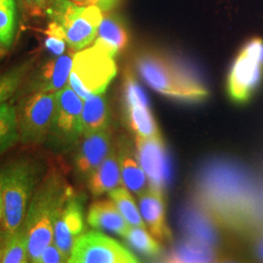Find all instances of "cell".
<instances>
[{
	"instance_id": "cell-7",
	"label": "cell",
	"mask_w": 263,
	"mask_h": 263,
	"mask_svg": "<svg viewBox=\"0 0 263 263\" xmlns=\"http://www.w3.org/2000/svg\"><path fill=\"white\" fill-rule=\"evenodd\" d=\"M57 92H35L24 104L18 116L20 140L40 144L51 131L56 110Z\"/></svg>"
},
{
	"instance_id": "cell-13",
	"label": "cell",
	"mask_w": 263,
	"mask_h": 263,
	"mask_svg": "<svg viewBox=\"0 0 263 263\" xmlns=\"http://www.w3.org/2000/svg\"><path fill=\"white\" fill-rule=\"evenodd\" d=\"M163 193L148 186L139 194V206L152 236L160 241H168L172 234L166 221V203Z\"/></svg>"
},
{
	"instance_id": "cell-17",
	"label": "cell",
	"mask_w": 263,
	"mask_h": 263,
	"mask_svg": "<svg viewBox=\"0 0 263 263\" xmlns=\"http://www.w3.org/2000/svg\"><path fill=\"white\" fill-rule=\"evenodd\" d=\"M119 162L122 176L123 184L136 194H141L146 189L147 178L138 159L131 143L126 139L118 142Z\"/></svg>"
},
{
	"instance_id": "cell-33",
	"label": "cell",
	"mask_w": 263,
	"mask_h": 263,
	"mask_svg": "<svg viewBox=\"0 0 263 263\" xmlns=\"http://www.w3.org/2000/svg\"><path fill=\"white\" fill-rule=\"evenodd\" d=\"M261 252H262V255H263V245H262V248H261Z\"/></svg>"
},
{
	"instance_id": "cell-6",
	"label": "cell",
	"mask_w": 263,
	"mask_h": 263,
	"mask_svg": "<svg viewBox=\"0 0 263 263\" xmlns=\"http://www.w3.org/2000/svg\"><path fill=\"white\" fill-rule=\"evenodd\" d=\"M263 77V40L246 42L235 58L227 78V90L232 100L242 103L254 94Z\"/></svg>"
},
{
	"instance_id": "cell-20",
	"label": "cell",
	"mask_w": 263,
	"mask_h": 263,
	"mask_svg": "<svg viewBox=\"0 0 263 263\" xmlns=\"http://www.w3.org/2000/svg\"><path fill=\"white\" fill-rule=\"evenodd\" d=\"M214 258L211 245L191 238L175 247L168 256L169 261L177 262H205Z\"/></svg>"
},
{
	"instance_id": "cell-23",
	"label": "cell",
	"mask_w": 263,
	"mask_h": 263,
	"mask_svg": "<svg viewBox=\"0 0 263 263\" xmlns=\"http://www.w3.org/2000/svg\"><path fill=\"white\" fill-rule=\"evenodd\" d=\"M126 186H118L108 192V195L116 206L120 210L123 216L131 226H140L146 228L147 226L143 221L141 211L137 206L134 198L132 197Z\"/></svg>"
},
{
	"instance_id": "cell-4",
	"label": "cell",
	"mask_w": 263,
	"mask_h": 263,
	"mask_svg": "<svg viewBox=\"0 0 263 263\" xmlns=\"http://www.w3.org/2000/svg\"><path fill=\"white\" fill-rule=\"evenodd\" d=\"M102 10L95 5H82L71 0H55L47 13L65 31L66 44L73 52L89 46L98 35L103 21Z\"/></svg>"
},
{
	"instance_id": "cell-32",
	"label": "cell",
	"mask_w": 263,
	"mask_h": 263,
	"mask_svg": "<svg viewBox=\"0 0 263 263\" xmlns=\"http://www.w3.org/2000/svg\"><path fill=\"white\" fill-rule=\"evenodd\" d=\"M27 5L34 9L49 8L55 0H23Z\"/></svg>"
},
{
	"instance_id": "cell-29",
	"label": "cell",
	"mask_w": 263,
	"mask_h": 263,
	"mask_svg": "<svg viewBox=\"0 0 263 263\" xmlns=\"http://www.w3.org/2000/svg\"><path fill=\"white\" fill-rule=\"evenodd\" d=\"M27 66H19L9 72H7L1 79V89H0V100L1 104L5 103L9 100L12 95L15 93L17 88L19 87L20 81L26 71Z\"/></svg>"
},
{
	"instance_id": "cell-10",
	"label": "cell",
	"mask_w": 263,
	"mask_h": 263,
	"mask_svg": "<svg viewBox=\"0 0 263 263\" xmlns=\"http://www.w3.org/2000/svg\"><path fill=\"white\" fill-rule=\"evenodd\" d=\"M136 152L148 180V186L164 192L171 178L168 153L160 136L152 138L136 137Z\"/></svg>"
},
{
	"instance_id": "cell-14",
	"label": "cell",
	"mask_w": 263,
	"mask_h": 263,
	"mask_svg": "<svg viewBox=\"0 0 263 263\" xmlns=\"http://www.w3.org/2000/svg\"><path fill=\"white\" fill-rule=\"evenodd\" d=\"M87 221L93 228L106 230L124 238L132 227L112 200L93 203L89 209Z\"/></svg>"
},
{
	"instance_id": "cell-24",
	"label": "cell",
	"mask_w": 263,
	"mask_h": 263,
	"mask_svg": "<svg viewBox=\"0 0 263 263\" xmlns=\"http://www.w3.org/2000/svg\"><path fill=\"white\" fill-rule=\"evenodd\" d=\"M16 29L15 0H0V43L2 54L13 44Z\"/></svg>"
},
{
	"instance_id": "cell-22",
	"label": "cell",
	"mask_w": 263,
	"mask_h": 263,
	"mask_svg": "<svg viewBox=\"0 0 263 263\" xmlns=\"http://www.w3.org/2000/svg\"><path fill=\"white\" fill-rule=\"evenodd\" d=\"M1 262H28V236L24 226H21L8 240L1 243Z\"/></svg>"
},
{
	"instance_id": "cell-21",
	"label": "cell",
	"mask_w": 263,
	"mask_h": 263,
	"mask_svg": "<svg viewBox=\"0 0 263 263\" xmlns=\"http://www.w3.org/2000/svg\"><path fill=\"white\" fill-rule=\"evenodd\" d=\"M126 107L129 126L137 136L152 138L161 135L149 106L138 104Z\"/></svg>"
},
{
	"instance_id": "cell-25",
	"label": "cell",
	"mask_w": 263,
	"mask_h": 263,
	"mask_svg": "<svg viewBox=\"0 0 263 263\" xmlns=\"http://www.w3.org/2000/svg\"><path fill=\"white\" fill-rule=\"evenodd\" d=\"M1 151L9 149L20 140L19 126L16 111L9 104H1L0 112Z\"/></svg>"
},
{
	"instance_id": "cell-11",
	"label": "cell",
	"mask_w": 263,
	"mask_h": 263,
	"mask_svg": "<svg viewBox=\"0 0 263 263\" xmlns=\"http://www.w3.org/2000/svg\"><path fill=\"white\" fill-rule=\"evenodd\" d=\"M82 199L76 194L66 201L57 219L54 230V243L65 255L70 258L76 239L84 231Z\"/></svg>"
},
{
	"instance_id": "cell-15",
	"label": "cell",
	"mask_w": 263,
	"mask_h": 263,
	"mask_svg": "<svg viewBox=\"0 0 263 263\" xmlns=\"http://www.w3.org/2000/svg\"><path fill=\"white\" fill-rule=\"evenodd\" d=\"M88 179V187L94 196H101L122 184L118 146L113 145L107 157Z\"/></svg>"
},
{
	"instance_id": "cell-28",
	"label": "cell",
	"mask_w": 263,
	"mask_h": 263,
	"mask_svg": "<svg viewBox=\"0 0 263 263\" xmlns=\"http://www.w3.org/2000/svg\"><path fill=\"white\" fill-rule=\"evenodd\" d=\"M45 33L47 35L45 40V47L55 56L64 55L66 51V40L63 28L56 22L51 21Z\"/></svg>"
},
{
	"instance_id": "cell-5",
	"label": "cell",
	"mask_w": 263,
	"mask_h": 263,
	"mask_svg": "<svg viewBox=\"0 0 263 263\" xmlns=\"http://www.w3.org/2000/svg\"><path fill=\"white\" fill-rule=\"evenodd\" d=\"M116 72L114 58L94 45L74 55L68 83L85 101L92 95L104 94Z\"/></svg>"
},
{
	"instance_id": "cell-3",
	"label": "cell",
	"mask_w": 263,
	"mask_h": 263,
	"mask_svg": "<svg viewBox=\"0 0 263 263\" xmlns=\"http://www.w3.org/2000/svg\"><path fill=\"white\" fill-rule=\"evenodd\" d=\"M136 66L145 83L163 96L185 103H199L209 96L197 73L174 57L158 51L143 52L137 57Z\"/></svg>"
},
{
	"instance_id": "cell-16",
	"label": "cell",
	"mask_w": 263,
	"mask_h": 263,
	"mask_svg": "<svg viewBox=\"0 0 263 263\" xmlns=\"http://www.w3.org/2000/svg\"><path fill=\"white\" fill-rule=\"evenodd\" d=\"M74 55L70 53L58 56L43 66L34 84L35 92H58L66 87Z\"/></svg>"
},
{
	"instance_id": "cell-26",
	"label": "cell",
	"mask_w": 263,
	"mask_h": 263,
	"mask_svg": "<svg viewBox=\"0 0 263 263\" xmlns=\"http://www.w3.org/2000/svg\"><path fill=\"white\" fill-rule=\"evenodd\" d=\"M125 239L133 249L147 257H157L162 252L159 243L148 234L146 228L132 226Z\"/></svg>"
},
{
	"instance_id": "cell-27",
	"label": "cell",
	"mask_w": 263,
	"mask_h": 263,
	"mask_svg": "<svg viewBox=\"0 0 263 263\" xmlns=\"http://www.w3.org/2000/svg\"><path fill=\"white\" fill-rule=\"evenodd\" d=\"M124 100L126 106L138 104L149 106L147 96L136 80L135 76L132 74L131 71H127L124 78Z\"/></svg>"
},
{
	"instance_id": "cell-8",
	"label": "cell",
	"mask_w": 263,
	"mask_h": 263,
	"mask_svg": "<svg viewBox=\"0 0 263 263\" xmlns=\"http://www.w3.org/2000/svg\"><path fill=\"white\" fill-rule=\"evenodd\" d=\"M82 101L70 85L57 92L56 110L49 138L60 149L70 148L82 135Z\"/></svg>"
},
{
	"instance_id": "cell-30",
	"label": "cell",
	"mask_w": 263,
	"mask_h": 263,
	"mask_svg": "<svg viewBox=\"0 0 263 263\" xmlns=\"http://www.w3.org/2000/svg\"><path fill=\"white\" fill-rule=\"evenodd\" d=\"M66 261L67 259L55 243L48 246L47 248L43 251L39 259L40 263H58L66 262Z\"/></svg>"
},
{
	"instance_id": "cell-9",
	"label": "cell",
	"mask_w": 263,
	"mask_h": 263,
	"mask_svg": "<svg viewBox=\"0 0 263 263\" xmlns=\"http://www.w3.org/2000/svg\"><path fill=\"white\" fill-rule=\"evenodd\" d=\"M67 262L136 263L140 260L118 241L100 232L90 231L76 239Z\"/></svg>"
},
{
	"instance_id": "cell-31",
	"label": "cell",
	"mask_w": 263,
	"mask_h": 263,
	"mask_svg": "<svg viewBox=\"0 0 263 263\" xmlns=\"http://www.w3.org/2000/svg\"><path fill=\"white\" fill-rule=\"evenodd\" d=\"M78 4L82 5H95L99 7L103 12L112 9L116 5L118 0H71Z\"/></svg>"
},
{
	"instance_id": "cell-18",
	"label": "cell",
	"mask_w": 263,
	"mask_h": 263,
	"mask_svg": "<svg viewBox=\"0 0 263 263\" xmlns=\"http://www.w3.org/2000/svg\"><path fill=\"white\" fill-rule=\"evenodd\" d=\"M109 111L104 94L92 95L84 101L81 132L88 136L108 128Z\"/></svg>"
},
{
	"instance_id": "cell-1",
	"label": "cell",
	"mask_w": 263,
	"mask_h": 263,
	"mask_svg": "<svg viewBox=\"0 0 263 263\" xmlns=\"http://www.w3.org/2000/svg\"><path fill=\"white\" fill-rule=\"evenodd\" d=\"M73 194L65 176L56 169L49 170L38 184L23 224L28 236V257L31 262H39L43 251L52 244L57 219Z\"/></svg>"
},
{
	"instance_id": "cell-2",
	"label": "cell",
	"mask_w": 263,
	"mask_h": 263,
	"mask_svg": "<svg viewBox=\"0 0 263 263\" xmlns=\"http://www.w3.org/2000/svg\"><path fill=\"white\" fill-rule=\"evenodd\" d=\"M46 174L44 161L35 157L14 160L1 171V243L24 224L30 200Z\"/></svg>"
},
{
	"instance_id": "cell-19",
	"label": "cell",
	"mask_w": 263,
	"mask_h": 263,
	"mask_svg": "<svg viewBox=\"0 0 263 263\" xmlns=\"http://www.w3.org/2000/svg\"><path fill=\"white\" fill-rule=\"evenodd\" d=\"M128 44V34L121 22L114 17H105L98 30L95 46L113 57Z\"/></svg>"
},
{
	"instance_id": "cell-12",
	"label": "cell",
	"mask_w": 263,
	"mask_h": 263,
	"mask_svg": "<svg viewBox=\"0 0 263 263\" xmlns=\"http://www.w3.org/2000/svg\"><path fill=\"white\" fill-rule=\"evenodd\" d=\"M112 146V133L109 128L84 136L74 159L77 174L89 178L107 157Z\"/></svg>"
}]
</instances>
